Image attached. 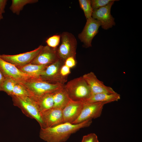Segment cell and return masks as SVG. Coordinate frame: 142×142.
<instances>
[{"label":"cell","instance_id":"44dd1931","mask_svg":"<svg viewBox=\"0 0 142 142\" xmlns=\"http://www.w3.org/2000/svg\"><path fill=\"white\" fill-rule=\"evenodd\" d=\"M12 95L32 97L31 93L27 88L23 84L19 83H17L14 85L11 96Z\"/></svg>","mask_w":142,"mask_h":142},{"label":"cell","instance_id":"ffe728a7","mask_svg":"<svg viewBox=\"0 0 142 142\" xmlns=\"http://www.w3.org/2000/svg\"><path fill=\"white\" fill-rule=\"evenodd\" d=\"M38 1L37 0H12L9 9L13 13L18 15L25 6L37 3Z\"/></svg>","mask_w":142,"mask_h":142},{"label":"cell","instance_id":"f1b7e54d","mask_svg":"<svg viewBox=\"0 0 142 142\" xmlns=\"http://www.w3.org/2000/svg\"><path fill=\"white\" fill-rule=\"evenodd\" d=\"M7 0H0V11L3 14L5 12V9L7 3Z\"/></svg>","mask_w":142,"mask_h":142},{"label":"cell","instance_id":"83f0119b","mask_svg":"<svg viewBox=\"0 0 142 142\" xmlns=\"http://www.w3.org/2000/svg\"><path fill=\"white\" fill-rule=\"evenodd\" d=\"M70 72V68L64 64L61 67L60 69V73L63 77H67Z\"/></svg>","mask_w":142,"mask_h":142},{"label":"cell","instance_id":"7402d4cb","mask_svg":"<svg viewBox=\"0 0 142 142\" xmlns=\"http://www.w3.org/2000/svg\"><path fill=\"white\" fill-rule=\"evenodd\" d=\"M79 2L87 19L92 17L93 10L91 6V0H79Z\"/></svg>","mask_w":142,"mask_h":142},{"label":"cell","instance_id":"277c9868","mask_svg":"<svg viewBox=\"0 0 142 142\" xmlns=\"http://www.w3.org/2000/svg\"><path fill=\"white\" fill-rule=\"evenodd\" d=\"M22 84L29 90L32 95V97L35 98L54 92L64 85L50 83L38 78L31 79Z\"/></svg>","mask_w":142,"mask_h":142},{"label":"cell","instance_id":"603a6c76","mask_svg":"<svg viewBox=\"0 0 142 142\" xmlns=\"http://www.w3.org/2000/svg\"><path fill=\"white\" fill-rule=\"evenodd\" d=\"M17 82L15 80L9 78H5L1 87V91L6 93L11 96L14 85Z\"/></svg>","mask_w":142,"mask_h":142},{"label":"cell","instance_id":"484cf974","mask_svg":"<svg viewBox=\"0 0 142 142\" xmlns=\"http://www.w3.org/2000/svg\"><path fill=\"white\" fill-rule=\"evenodd\" d=\"M81 142H99L97 135L91 133L84 136Z\"/></svg>","mask_w":142,"mask_h":142},{"label":"cell","instance_id":"7c38bea8","mask_svg":"<svg viewBox=\"0 0 142 142\" xmlns=\"http://www.w3.org/2000/svg\"><path fill=\"white\" fill-rule=\"evenodd\" d=\"M82 77L89 86L92 94L100 93L113 94L116 93L110 87L105 85L93 72L85 74Z\"/></svg>","mask_w":142,"mask_h":142},{"label":"cell","instance_id":"52a82bcc","mask_svg":"<svg viewBox=\"0 0 142 142\" xmlns=\"http://www.w3.org/2000/svg\"><path fill=\"white\" fill-rule=\"evenodd\" d=\"M43 46L40 45L33 50L17 54H0V57L5 61L17 67L22 66L30 63L38 54Z\"/></svg>","mask_w":142,"mask_h":142},{"label":"cell","instance_id":"30bf717a","mask_svg":"<svg viewBox=\"0 0 142 142\" xmlns=\"http://www.w3.org/2000/svg\"><path fill=\"white\" fill-rule=\"evenodd\" d=\"M105 104L102 102L84 103L79 115L72 124H77L99 117Z\"/></svg>","mask_w":142,"mask_h":142},{"label":"cell","instance_id":"cb8c5ba5","mask_svg":"<svg viewBox=\"0 0 142 142\" xmlns=\"http://www.w3.org/2000/svg\"><path fill=\"white\" fill-rule=\"evenodd\" d=\"M61 39L60 35H55L47 38L46 40L47 45L52 48H58Z\"/></svg>","mask_w":142,"mask_h":142},{"label":"cell","instance_id":"4dcf8cb0","mask_svg":"<svg viewBox=\"0 0 142 142\" xmlns=\"http://www.w3.org/2000/svg\"><path fill=\"white\" fill-rule=\"evenodd\" d=\"M3 18V16L2 14L1 13L0 11V21Z\"/></svg>","mask_w":142,"mask_h":142},{"label":"cell","instance_id":"d6986e66","mask_svg":"<svg viewBox=\"0 0 142 142\" xmlns=\"http://www.w3.org/2000/svg\"><path fill=\"white\" fill-rule=\"evenodd\" d=\"M48 66L33 64L29 63L22 66L17 67L23 73L38 78L39 76Z\"/></svg>","mask_w":142,"mask_h":142},{"label":"cell","instance_id":"5bb4252c","mask_svg":"<svg viewBox=\"0 0 142 142\" xmlns=\"http://www.w3.org/2000/svg\"><path fill=\"white\" fill-rule=\"evenodd\" d=\"M41 113L45 128L52 127L64 123L62 109L53 108Z\"/></svg>","mask_w":142,"mask_h":142},{"label":"cell","instance_id":"f546056e","mask_svg":"<svg viewBox=\"0 0 142 142\" xmlns=\"http://www.w3.org/2000/svg\"><path fill=\"white\" fill-rule=\"evenodd\" d=\"M5 79V77L0 70V91H1V87Z\"/></svg>","mask_w":142,"mask_h":142},{"label":"cell","instance_id":"9c48e42d","mask_svg":"<svg viewBox=\"0 0 142 142\" xmlns=\"http://www.w3.org/2000/svg\"><path fill=\"white\" fill-rule=\"evenodd\" d=\"M100 26V22L92 17L87 19L82 31L78 35L79 38L83 43L84 47L87 48L92 46V40L98 33Z\"/></svg>","mask_w":142,"mask_h":142},{"label":"cell","instance_id":"d4e9b609","mask_svg":"<svg viewBox=\"0 0 142 142\" xmlns=\"http://www.w3.org/2000/svg\"><path fill=\"white\" fill-rule=\"evenodd\" d=\"M113 0H92L91 5L93 10L97 9L108 4Z\"/></svg>","mask_w":142,"mask_h":142},{"label":"cell","instance_id":"6da1fadb","mask_svg":"<svg viewBox=\"0 0 142 142\" xmlns=\"http://www.w3.org/2000/svg\"><path fill=\"white\" fill-rule=\"evenodd\" d=\"M92 120L77 124L66 122L52 127L41 128L39 136L46 142H65L72 134L81 128L90 126Z\"/></svg>","mask_w":142,"mask_h":142},{"label":"cell","instance_id":"9a60e30c","mask_svg":"<svg viewBox=\"0 0 142 142\" xmlns=\"http://www.w3.org/2000/svg\"><path fill=\"white\" fill-rule=\"evenodd\" d=\"M83 105V102L70 100L62 109L64 123L72 124L79 115Z\"/></svg>","mask_w":142,"mask_h":142},{"label":"cell","instance_id":"2e32d148","mask_svg":"<svg viewBox=\"0 0 142 142\" xmlns=\"http://www.w3.org/2000/svg\"><path fill=\"white\" fill-rule=\"evenodd\" d=\"M120 98V95L116 93L113 94L100 93L92 94L84 103L102 102L105 104L118 101Z\"/></svg>","mask_w":142,"mask_h":142},{"label":"cell","instance_id":"ac0fdd59","mask_svg":"<svg viewBox=\"0 0 142 142\" xmlns=\"http://www.w3.org/2000/svg\"><path fill=\"white\" fill-rule=\"evenodd\" d=\"M53 92L46 94L38 98L32 97L36 102L41 112L53 108Z\"/></svg>","mask_w":142,"mask_h":142},{"label":"cell","instance_id":"4316f807","mask_svg":"<svg viewBox=\"0 0 142 142\" xmlns=\"http://www.w3.org/2000/svg\"><path fill=\"white\" fill-rule=\"evenodd\" d=\"M75 58L70 57L67 58L65 61L64 64L70 68L74 67L76 64Z\"/></svg>","mask_w":142,"mask_h":142},{"label":"cell","instance_id":"4fadbf2b","mask_svg":"<svg viewBox=\"0 0 142 142\" xmlns=\"http://www.w3.org/2000/svg\"><path fill=\"white\" fill-rule=\"evenodd\" d=\"M57 48H54L47 45L43 46L38 54L30 63L33 64L49 65L59 58Z\"/></svg>","mask_w":142,"mask_h":142},{"label":"cell","instance_id":"8fae6325","mask_svg":"<svg viewBox=\"0 0 142 142\" xmlns=\"http://www.w3.org/2000/svg\"><path fill=\"white\" fill-rule=\"evenodd\" d=\"M113 0L108 4L97 9L93 10L92 15L93 18L99 21L102 28L107 30L115 25L114 19L111 14V7L115 1Z\"/></svg>","mask_w":142,"mask_h":142},{"label":"cell","instance_id":"8992f818","mask_svg":"<svg viewBox=\"0 0 142 142\" xmlns=\"http://www.w3.org/2000/svg\"><path fill=\"white\" fill-rule=\"evenodd\" d=\"M64 62L59 59L48 65L39 76L38 78L41 80L52 84L64 85L67 77H63L60 74V69Z\"/></svg>","mask_w":142,"mask_h":142},{"label":"cell","instance_id":"e0dca14e","mask_svg":"<svg viewBox=\"0 0 142 142\" xmlns=\"http://www.w3.org/2000/svg\"><path fill=\"white\" fill-rule=\"evenodd\" d=\"M64 85L53 93L54 103L53 108L62 109L70 100Z\"/></svg>","mask_w":142,"mask_h":142},{"label":"cell","instance_id":"3957f363","mask_svg":"<svg viewBox=\"0 0 142 142\" xmlns=\"http://www.w3.org/2000/svg\"><path fill=\"white\" fill-rule=\"evenodd\" d=\"M64 87L72 100L83 103L92 95L90 89L83 77L73 79L64 85Z\"/></svg>","mask_w":142,"mask_h":142},{"label":"cell","instance_id":"5b68a950","mask_svg":"<svg viewBox=\"0 0 142 142\" xmlns=\"http://www.w3.org/2000/svg\"><path fill=\"white\" fill-rule=\"evenodd\" d=\"M60 35L61 43L57 48V53L59 58L64 62L69 57L75 58L77 42L75 36L70 33L64 32Z\"/></svg>","mask_w":142,"mask_h":142},{"label":"cell","instance_id":"ba28073f","mask_svg":"<svg viewBox=\"0 0 142 142\" xmlns=\"http://www.w3.org/2000/svg\"><path fill=\"white\" fill-rule=\"evenodd\" d=\"M0 70L5 78H9L18 83H23L37 78L29 75L20 70L15 66L8 63L0 57Z\"/></svg>","mask_w":142,"mask_h":142},{"label":"cell","instance_id":"7a4b0ae2","mask_svg":"<svg viewBox=\"0 0 142 142\" xmlns=\"http://www.w3.org/2000/svg\"><path fill=\"white\" fill-rule=\"evenodd\" d=\"M11 97L14 105L20 108L28 117L35 119L39 123L41 128H45L41 112L36 102L32 97L14 95Z\"/></svg>","mask_w":142,"mask_h":142}]
</instances>
